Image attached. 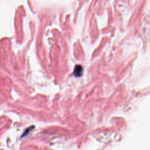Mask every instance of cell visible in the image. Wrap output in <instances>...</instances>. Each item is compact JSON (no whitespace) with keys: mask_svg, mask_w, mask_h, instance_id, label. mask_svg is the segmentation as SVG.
Wrapping results in <instances>:
<instances>
[{"mask_svg":"<svg viewBox=\"0 0 150 150\" xmlns=\"http://www.w3.org/2000/svg\"><path fill=\"white\" fill-rule=\"evenodd\" d=\"M32 127H30V128H28L27 130H26V131H25V132L24 133H23V136H25L26 135H27V134H28L29 133V131H31V130H32Z\"/></svg>","mask_w":150,"mask_h":150,"instance_id":"2","label":"cell"},{"mask_svg":"<svg viewBox=\"0 0 150 150\" xmlns=\"http://www.w3.org/2000/svg\"><path fill=\"white\" fill-rule=\"evenodd\" d=\"M82 72H83L82 67H81V65H76L73 74H74L75 76H81Z\"/></svg>","mask_w":150,"mask_h":150,"instance_id":"1","label":"cell"}]
</instances>
